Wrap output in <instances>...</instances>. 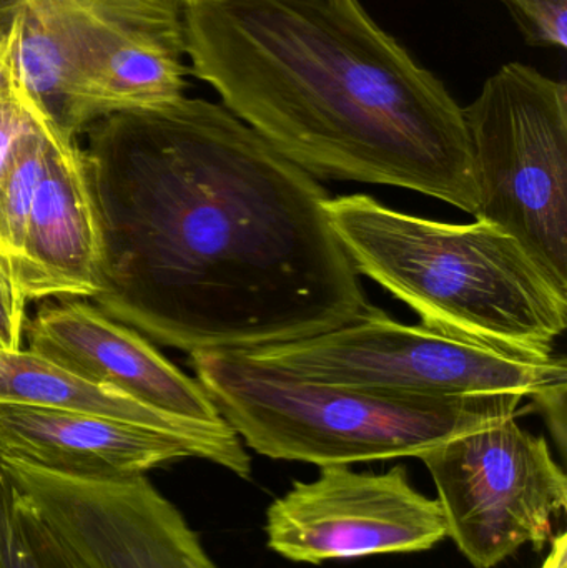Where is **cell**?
<instances>
[{
    "instance_id": "6da1fadb",
    "label": "cell",
    "mask_w": 567,
    "mask_h": 568,
    "mask_svg": "<svg viewBox=\"0 0 567 568\" xmlns=\"http://www.w3.org/2000/svg\"><path fill=\"white\" fill-rule=\"evenodd\" d=\"M87 130L107 316L192 354L308 339L373 306L328 192L225 106L183 95Z\"/></svg>"
},
{
    "instance_id": "7a4b0ae2",
    "label": "cell",
    "mask_w": 567,
    "mask_h": 568,
    "mask_svg": "<svg viewBox=\"0 0 567 568\" xmlns=\"http://www.w3.org/2000/svg\"><path fill=\"white\" fill-rule=\"evenodd\" d=\"M192 72L315 179L479 203L463 109L358 0H192Z\"/></svg>"
},
{
    "instance_id": "3957f363",
    "label": "cell",
    "mask_w": 567,
    "mask_h": 568,
    "mask_svg": "<svg viewBox=\"0 0 567 568\" xmlns=\"http://www.w3.org/2000/svg\"><path fill=\"white\" fill-rule=\"evenodd\" d=\"M325 209L358 275L426 327L526 359L556 356L567 293L499 226L419 219L369 195L330 199Z\"/></svg>"
},
{
    "instance_id": "277c9868",
    "label": "cell",
    "mask_w": 567,
    "mask_h": 568,
    "mask_svg": "<svg viewBox=\"0 0 567 568\" xmlns=\"http://www.w3.org/2000/svg\"><path fill=\"white\" fill-rule=\"evenodd\" d=\"M190 364L220 416L250 449L318 467L418 457L453 437L516 416L523 400L332 386L283 373L243 351H196Z\"/></svg>"
},
{
    "instance_id": "5b68a950",
    "label": "cell",
    "mask_w": 567,
    "mask_h": 568,
    "mask_svg": "<svg viewBox=\"0 0 567 568\" xmlns=\"http://www.w3.org/2000/svg\"><path fill=\"white\" fill-rule=\"evenodd\" d=\"M478 182L476 220L499 226L567 293V90L508 63L463 109Z\"/></svg>"
},
{
    "instance_id": "8992f818",
    "label": "cell",
    "mask_w": 567,
    "mask_h": 568,
    "mask_svg": "<svg viewBox=\"0 0 567 568\" xmlns=\"http://www.w3.org/2000/svg\"><path fill=\"white\" fill-rule=\"evenodd\" d=\"M283 373L402 396H541L566 384L565 357L533 361L392 320L372 306L320 336L243 351Z\"/></svg>"
},
{
    "instance_id": "52a82bcc",
    "label": "cell",
    "mask_w": 567,
    "mask_h": 568,
    "mask_svg": "<svg viewBox=\"0 0 567 568\" xmlns=\"http://www.w3.org/2000/svg\"><path fill=\"white\" fill-rule=\"evenodd\" d=\"M432 474L446 536L475 568H495L526 544L541 549L567 507V479L548 440L516 416L419 454Z\"/></svg>"
},
{
    "instance_id": "ba28073f",
    "label": "cell",
    "mask_w": 567,
    "mask_h": 568,
    "mask_svg": "<svg viewBox=\"0 0 567 568\" xmlns=\"http://www.w3.org/2000/svg\"><path fill=\"white\" fill-rule=\"evenodd\" d=\"M0 470L77 568H219L146 476L82 479L12 459Z\"/></svg>"
},
{
    "instance_id": "9c48e42d",
    "label": "cell",
    "mask_w": 567,
    "mask_h": 568,
    "mask_svg": "<svg viewBox=\"0 0 567 568\" xmlns=\"http://www.w3.org/2000/svg\"><path fill=\"white\" fill-rule=\"evenodd\" d=\"M266 544L293 562L425 552L446 537L438 500L418 493L405 467L356 473L320 467L312 483H295L266 510Z\"/></svg>"
},
{
    "instance_id": "30bf717a",
    "label": "cell",
    "mask_w": 567,
    "mask_h": 568,
    "mask_svg": "<svg viewBox=\"0 0 567 568\" xmlns=\"http://www.w3.org/2000/svg\"><path fill=\"white\" fill-rule=\"evenodd\" d=\"M73 47L100 119L183 97L182 7L166 0H67Z\"/></svg>"
},
{
    "instance_id": "8fae6325",
    "label": "cell",
    "mask_w": 567,
    "mask_h": 568,
    "mask_svg": "<svg viewBox=\"0 0 567 568\" xmlns=\"http://www.w3.org/2000/svg\"><path fill=\"white\" fill-rule=\"evenodd\" d=\"M29 349L93 384L192 423L223 426L215 404L152 343L85 301L62 300L37 311Z\"/></svg>"
},
{
    "instance_id": "7c38bea8",
    "label": "cell",
    "mask_w": 567,
    "mask_h": 568,
    "mask_svg": "<svg viewBox=\"0 0 567 568\" xmlns=\"http://www.w3.org/2000/svg\"><path fill=\"white\" fill-rule=\"evenodd\" d=\"M102 233L77 139L59 129L30 209L17 280L27 301L89 297L100 290Z\"/></svg>"
},
{
    "instance_id": "4fadbf2b",
    "label": "cell",
    "mask_w": 567,
    "mask_h": 568,
    "mask_svg": "<svg viewBox=\"0 0 567 568\" xmlns=\"http://www.w3.org/2000/svg\"><path fill=\"white\" fill-rule=\"evenodd\" d=\"M195 457L185 440L139 424L0 403V459L82 479H125Z\"/></svg>"
},
{
    "instance_id": "5bb4252c",
    "label": "cell",
    "mask_w": 567,
    "mask_h": 568,
    "mask_svg": "<svg viewBox=\"0 0 567 568\" xmlns=\"http://www.w3.org/2000/svg\"><path fill=\"white\" fill-rule=\"evenodd\" d=\"M0 403L97 414L139 424L185 440L196 459L225 467L242 479L252 476V459L239 434L170 416L112 387L90 383L32 351L0 349Z\"/></svg>"
},
{
    "instance_id": "9a60e30c",
    "label": "cell",
    "mask_w": 567,
    "mask_h": 568,
    "mask_svg": "<svg viewBox=\"0 0 567 568\" xmlns=\"http://www.w3.org/2000/svg\"><path fill=\"white\" fill-rule=\"evenodd\" d=\"M57 126L37 112L32 125L19 136L0 173V262L16 270L22 258L30 209L45 170L50 139Z\"/></svg>"
},
{
    "instance_id": "2e32d148",
    "label": "cell",
    "mask_w": 567,
    "mask_h": 568,
    "mask_svg": "<svg viewBox=\"0 0 567 568\" xmlns=\"http://www.w3.org/2000/svg\"><path fill=\"white\" fill-rule=\"evenodd\" d=\"M0 568H77L0 470Z\"/></svg>"
},
{
    "instance_id": "e0dca14e",
    "label": "cell",
    "mask_w": 567,
    "mask_h": 568,
    "mask_svg": "<svg viewBox=\"0 0 567 568\" xmlns=\"http://www.w3.org/2000/svg\"><path fill=\"white\" fill-rule=\"evenodd\" d=\"M526 43L566 47L567 0H502Z\"/></svg>"
},
{
    "instance_id": "ac0fdd59",
    "label": "cell",
    "mask_w": 567,
    "mask_h": 568,
    "mask_svg": "<svg viewBox=\"0 0 567 568\" xmlns=\"http://www.w3.org/2000/svg\"><path fill=\"white\" fill-rule=\"evenodd\" d=\"M23 0H0V93L22 89L19 73Z\"/></svg>"
},
{
    "instance_id": "d6986e66",
    "label": "cell",
    "mask_w": 567,
    "mask_h": 568,
    "mask_svg": "<svg viewBox=\"0 0 567 568\" xmlns=\"http://www.w3.org/2000/svg\"><path fill=\"white\" fill-rule=\"evenodd\" d=\"M26 304L16 270L0 262V349H20L26 324Z\"/></svg>"
},
{
    "instance_id": "ffe728a7",
    "label": "cell",
    "mask_w": 567,
    "mask_h": 568,
    "mask_svg": "<svg viewBox=\"0 0 567 568\" xmlns=\"http://www.w3.org/2000/svg\"><path fill=\"white\" fill-rule=\"evenodd\" d=\"M39 110L23 87L13 92L0 93V173L12 155L17 140L32 125Z\"/></svg>"
},
{
    "instance_id": "44dd1931",
    "label": "cell",
    "mask_w": 567,
    "mask_h": 568,
    "mask_svg": "<svg viewBox=\"0 0 567 568\" xmlns=\"http://www.w3.org/2000/svg\"><path fill=\"white\" fill-rule=\"evenodd\" d=\"M541 568H567V537L565 532L553 539L551 550H549Z\"/></svg>"
},
{
    "instance_id": "7402d4cb",
    "label": "cell",
    "mask_w": 567,
    "mask_h": 568,
    "mask_svg": "<svg viewBox=\"0 0 567 568\" xmlns=\"http://www.w3.org/2000/svg\"><path fill=\"white\" fill-rule=\"evenodd\" d=\"M192 2V0H180V6H185V3Z\"/></svg>"
},
{
    "instance_id": "603a6c76",
    "label": "cell",
    "mask_w": 567,
    "mask_h": 568,
    "mask_svg": "<svg viewBox=\"0 0 567 568\" xmlns=\"http://www.w3.org/2000/svg\"><path fill=\"white\" fill-rule=\"evenodd\" d=\"M166 2L179 3V6H180V0H166ZM180 7H182V6H180Z\"/></svg>"
}]
</instances>
